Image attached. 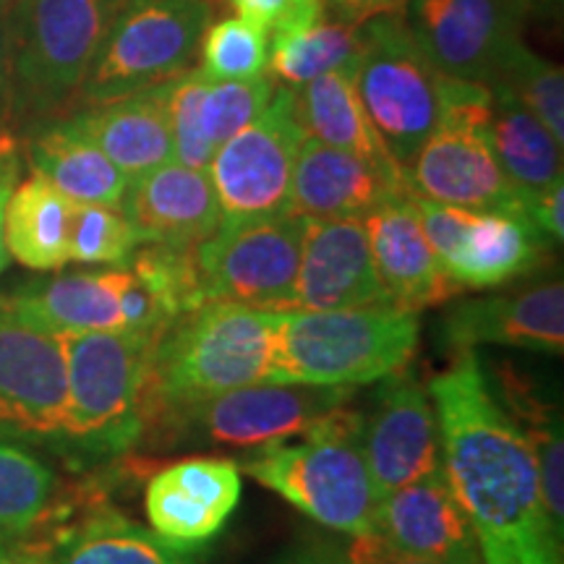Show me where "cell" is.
Returning <instances> with one entry per match:
<instances>
[{
  "label": "cell",
  "mask_w": 564,
  "mask_h": 564,
  "mask_svg": "<svg viewBox=\"0 0 564 564\" xmlns=\"http://www.w3.org/2000/svg\"><path fill=\"white\" fill-rule=\"evenodd\" d=\"M212 13V0H123L82 87V108L121 100L194 68Z\"/></svg>",
  "instance_id": "obj_9"
},
{
  "label": "cell",
  "mask_w": 564,
  "mask_h": 564,
  "mask_svg": "<svg viewBox=\"0 0 564 564\" xmlns=\"http://www.w3.org/2000/svg\"><path fill=\"white\" fill-rule=\"evenodd\" d=\"M11 9L0 6V133H11V84H13V40Z\"/></svg>",
  "instance_id": "obj_43"
},
{
  "label": "cell",
  "mask_w": 564,
  "mask_h": 564,
  "mask_svg": "<svg viewBox=\"0 0 564 564\" xmlns=\"http://www.w3.org/2000/svg\"><path fill=\"white\" fill-rule=\"evenodd\" d=\"M343 560L345 564H436L432 560H423L419 554L405 552V549L392 544V541L379 531L352 535Z\"/></svg>",
  "instance_id": "obj_40"
},
{
  "label": "cell",
  "mask_w": 564,
  "mask_h": 564,
  "mask_svg": "<svg viewBox=\"0 0 564 564\" xmlns=\"http://www.w3.org/2000/svg\"><path fill=\"white\" fill-rule=\"evenodd\" d=\"M278 312L209 301L181 316L152 350L141 394V436L160 419L212 394L270 382Z\"/></svg>",
  "instance_id": "obj_2"
},
{
  "label": "cell",
  "mask_w": 564,
  "mask_h": 564,
  "mask_svg": "<svg viewBox=\"0 0 564 564\" xmlns=\"http://www.w3.org/2000/svg\"><path fill=\"white\" fill-rule=\"evenodd\" d=\"M32 173L76 204L118 207L129 178L100 147L91 144L66 118L45 123L26 144Z\"/></svg>",
  "instance_id": "obj_27"
},
{
  "label": "cell",
  "mask_w": 564,
  "mask_h": 564,
  "mask_svg": "<svg viewBox=\"0 0 564 564\" xmlns=\"http://www.w3.org/2000/svg\"><path fill=\"white\" fill-rule=\"evenodd\" d=\"M118 207L139 243L199 246L223 223L209 173L178 160L129 178Z\"/></svg>",
  "instance_id": "obj_20"
},
{
  "label": "cell",
  "mask_w": 564,
  "mask_h": 564,
  "mask_svg": "<svg viewBox=\"0 0 564 564\" xmlns=\"http://www.w3.org/2000/svg\"><path fill=\"white\" fill-rule=\"evenodd\" d=\"M199 58V70L209 82L257 79L267 74L270 63V32L241 17L217 19L204 30Z\"/></svg>",
  "instance_id": "obj_35"
},
{
  "label": "cell",
  "mask_w": 564,
  "mask_h": 564,
  "mask_svg": "<svg viewBox=\"0 0 564 564\" xmlns=\"http://www.w3.org/2000/svg\"><path fill=\"white\" fill-rule=\"evenodd\" d=\"M207 84L209 79L199 66L183 70L181 76L167 82V123H171L173 160L196 167V171H207L212 154H215L204 139L199 123V105Z\"/></svg>",
  "instance_id": "obj_39"
},
{
  "label": "cell",
  "mask_w": 564,
  "mask_h": 564,
  "mask_svg": "<svg viewBox=\"0 0 564 564\" xmlns=\"http://www.w3.org/2000/svg\"><path fill=\"white\" fill-rule=\"evenodd\" d=\"M137 246V232L126 220L121 207L76 204L68 238L70 262L126 267Z\"/></svg>",
  "instance_id": "obj_37"
},
{
  "label": "cell",
  "mask_w": 564,
  "mask_h": 564,
  "mask_svg": "<svg viewBox=\"0 0 564 564\" xmlns=\"http://www.w3.org/2000/svg\"><path fill=\"white\" fill-rule=\"evenodd\" d=\"M228 6L236 11V17L259 26V30L270 32L274 19H278L282 9L288 6V0H228Z\"/></svg>",
  "instance_id": "obj_45"
},
{
  "label": "cell",
  "mask_w": 564,
  "mask_h": 564,
  "mask_svg": "<svg viewBox=\"0 0 564 564\" xmlns=\"http://www.w3.org/2000/svg\"><path fill=\"white\" fill-rule=\"evenodd\" d=\"M303 220L306 223L291 308L335 312L390 303L373 267L364 220Z\"/></svg>",
  "instance_id": "obj_17"
},
{
  "label": "cell",
  "mask_w": 564,
  "mask_h": 564,
  "mask_svg": "<svg viewBox=\"0 0 564 564\" xmlns=\"http://www.w3.org/2000/svg\"><path fill=\"white\" fill-rule=\"evenodd\" d=\"M544 257L546 236L535 228L531 217L476 212L460 243L442 267L463 291H486L523 278Z\"/></svg>",
  "instance_id": "obj_25"
},
{
  "label": "cell",
  "mask_w": 564,
  "mask_h": 564,
  "mask_svg": "<svg viewBox=\"0 0 564 564\" xmlns=\"http://www.w3.org/2000/svg\"><path fill=\"white\" fill-rule=\"evenodd\" d=\"M9 299L26 322L58 340L70 335L123 329L118 306V267L26 282Z\"/></svg>",
  "instance_id": "obj_26"
},
{
  "label": "cell",
  "mask_w": 564,
  "mask_h": 564,
  "mask_svg": "<svg viewBox=\"0 0 564 564\" xmlns=\"http://www.w3.org/2000/svg\"><path fill=\"white\" fill-rule=\"evenodd\" d=\"M241 468L230 457H183L150 478L144 512L171 544L196 549L215 539L241 502Z\"/></svg>",
  "instance_id": "obj_16"
},
{
  "label": "cell",
  "mask_w": 564,
  "mask_h": 564,
  "mask_svg": "<svg viewBox=\"0 0 564 564\" xmlns=\"http://www.w3.org/2000/svg\"><path fill=\"white\" fill-rule=\"evenodd\" d=\"M405 192L411 188L403 173L306 137L295 158L288 212L312 220H364L384 199Z\"/></svg>",
  "instance_id": "obj_21"
},
{
  "label": "cell",
  "mask_w": 564,
  "mask_h": 564,
  "mask_svg": "<svg viewBox=\"0 0 564 564\" xmlns=\"http://www.w3.org/2000/svg\"><path fill=\"white\" fill-rule=\"evenodd\" d=\"M123 0H19L11 9V123L58 121L82 87Z\"/></svg>",
  "instance_id": "obj_5"
},
{
  "label": "cell",
  "mask_w": 564,
  "mask_h": 564,
  "mask_svg": "<svg viewBox=\"0 0 564 564\" xmlns=\"http://www.w3.org/2000/svg\"><path fill=\"white\" fill-rule=\"evenodd\" d=\"M13 3H19V0H0V6H13Z\"/></svg>",
  "instance_id": "obj_49"
},
{
  "label": "cell",
  "mask_w": 564,
  "mask_h": 564,
  "mask_svg": "<svg viewBox=\"0 0 564 564\" xmlns=\"http://www.w3.org/2000/svg\"><path fill=\"white\" fill-rule=\"evenodd\" d=\"M241 474L333 531H377V491L361 449V413L345 403L301 442L262 444L238 463Z\"/></svg>",
  "instance_id": "obj_4"
},
{
  "label": "cell",
  "mask_w": 564,
  "mask_h": 564,
  "mask_svg": "<svg viewBox=\"0 0 564 564\" xmlns=\"http://www.w3.org/2000/svg\"><path fill=\"white\" fill-rule=\"evenodd\" d=\"M126 267L147 288L162 324H165V333L181 316L209 303L199 262H196V246L139 243Z\"/></svg>",
  "instance_id": "obj_34"
},
{
  "label": "cell",
  "mask_w": 564,
  "mask_h": 564,
  "mask_svg": "<svg viewBox=\"0 0 564 564\" xmlns=\"http://www.w3.org/2000/svg\"><path fill=\"white\" fill-rule=\"evenodd\" d=\"M274 564H345V560L327 549H299V552L280 556Z\"/></svg>",
  "instance_id": "obj_47"
},
{
  "label": "cell",
  "mask_w": 564,
  "mask_h": 564,
  "mask_svg": "<svg viewBox=\"0 0 564 564\" xmlns=\"http://www.w3.org/2000/svg\"><path fill=\"white\" fill-rule=\"evenodd\" d=\"M382 382L371 411L361 415V449L379 499L442 468L440 423L429 392L408 369Z\"/></svg>",
  "instance_id": "obj_15"
},
{
  "label": "cell",
  "mask_w": 564,
  "mask_h": 564,
  "mask_svg": "<svg viewBox=\"0 0 564 564\" xmlns=\"http://www.w3.org/2000/svg\"><path fill=\"white\" fill-rule=\"evenodd\" d=\"M442 340L453 350H476L478 345H505V348L562 356V280L541 282V285H531L518 293L457 303L444 316Z\"/></svg>",
  "instance_id": "obj_19"
},
{
  "label": "cell",
  "mask_w": 564,
  "mask_h": 564,
  "mask_svg": "<svg viewBox=\"0 0 564 564\" xmlns=\"http://www.w3.org/2000/svg\"><path fill=\"white\" fill-rule=\"evenodd\" d=\"M66 121L100 147L126 178H137L173 160L167 82L133 91L121 100L89 105L76 116H66Z\"/></svg>",
  "instance_id": "obj_24"
},
{
  "label": "cell",
  "mask_w": 564,
  "mask_h": 564,
  "mask_svg": "<svg viewBox=\"0 0 564 564\" xmlns=\"http://www.w3.org/2000/svg\"><path fill=\"white\" fill-rule=\"evenodd\" d=\"M489 118V84L444 76L440 121L405 167L411 194L453 207L528 217L525 196L494 158L486 133Z\"/></svg>",
  "instance_id": "obj_7"
},
{
  "label": "cell",
  "mask_w": 564,
  "mask_h": 564,
  "mask_svg": "<svg viewBox=\"0 0 564 564\" xmlns=\"http://www.w3.org/2000/svg\"><path fill=\"white\" fill-rule=\"evenodd\" d=\"M564 181L560 178L546 192H541L535 199L528 202V217L549 241L562 243L564 238Z\"/></svg>",
  "instance_id": "obj_41"
},
{
  "label": "cell",
  "mask_w": 564,
  "mask_h": 564,
  "mask_svg": "<svg viewBox=\"0 0 564 564\" xmlns=\"http://www.w3.org/2000/svg\"><path fill=\"white\" fill-rule=\"evenodd\" d=\"M348 398L350 390L340 387L253 382L178 408L147 434L167 444L202 442L207 447L257 449L312 432Z\"/></svg>",
  "instance_id": "obj_10"
},
{
  "label": "cell",
  "mask_w": 564,
  "mask_h": 564,
  "mask_svg": "<svg viewBox=\"0 0 564 564\" xmlns=\"http://www.w3.org/2000/svg\"><path fill=\"white\" fill-rule=\"evenodd\" d=\"M356 63L358 58L295 89V108H299L303 133L322 144L335 147V150L403 173L371 129L356 87Z\"/></svg>",
  "instance_id": "obj_28"
},
{
  "label": "cell",
  "mask_w": 564,
  "mask_h": 564,
  "mask_svg": "<svg viewBox=\"0 0 564 564\" xmlns=\"http://www.w3.org/2000/svg\"><path fill=\"white\" fill-rule=\"evenodd\" d=\"M212 3H215V0H212Z\"/></svg>",
  "instance_id": "obj_50"
},
{
  "label": "cell",
  "mask_w": 564,
  "mask_h": 564,
  "mask_svg": "<svg viewBox=\"0 0 564 564\" xmlns=\"http://www.w3.org/2000/svg\"><path fill=\"white\" fill-rule=\"evenodd\" d=\"M442 79L408 32L403 11L364 21L356 87L373 133L403 175L440 121Z\"/></svg>",
  "instance_id": "obj_8"
},
{
  "label": "cell",
  "mask_w": 564,
  "mask_h": 564,
  "mask_svg": "<svg viewBox=\"0 0 564 564\" xmlns=\"http://www.w3.org/2000/svg\"><path fill=\"white\" fill-rule=\"evenodd\" d=\"M53 531V564H192V549L171 544L152 528L118 512L102 494L66 497Z\"/></svg>",
  "instance_id": "obj_23"
},
{
  "label": "cell",
  "mask_w": 564,
  "mask_h": 564,
  "mask_svg": "<svg viewBox=\"0 0 564 564\" xmlns=\"http://www.w3.org/2000/svg\"><path fill=\"white\" fill-rule=\"evenodd\" d=\"M3 152H13L11 133H0V154H3Z\"/></svg>",
  "instance_id": "obj_48"
},
{
  "label": "cell",
  "mask_w": 564,
  "mask_h": 564,
  "mask_svg": "<svg viewBox=\"0 0 564 564\" xmlns=\"http://www.w3.org/2000/svg\"><path fill=\"white\" fill-rule=\"evenodd\" d=\"M66 413L58 442L87 457L121 455L141 440V394L158 337L131 329L61 337Z\"/></svg>",
  "instance_id": "obj_6"
},
{
  "label": "cell",
  "mask_w": 564,
  "mask_h": 564,
  "mask_svg": "<svg viewBox=\"0 0 564 564\" xmlns=\"http://www.w3.org/2000/svg\"><path fill=\"white\" fill-rule=\"evenodd\" d=\"M377 531L436 564H481L474 528L444 468L384 494L377 502Z\"/></svg>",
  "instance_id": "obj_22"
},
{
  "label": "cell",
  "mask_w": 564,
  "mask_h": 564,
  "mask_svg": "<svg viewBox=\"0 0 564 564\" xmlns=\"http://www.w3.org/2000/svg\"><path fill=\"white\" fill-rule=\"evenodd\" d=\"M58 499L61 484L51 465L0 434V539L37 531L51 520Z\"/></svg>",
  "instance_id": "obj_32"
},
{
  "label": "cell",
  "mask_w": 564,
  "mask_h": 564,
  "mask_svg": "<svg viewBox=\"0 0 564 564\" xmlns=\"http://www.w3.org/2000/svg\"><path fill=\"white\" fill-rule=\"evenodd\" d=\"M535 0H408V32L436 70L491 84L518 45Z\"/></svg>",
  "instance_id": "obj_13"
},
{
  "label": "cell",
  "mask_w": 564,
  "mask_h": 564,
  "mask_svg": "<svg viewBox=\"0 0 564 564\" xmlns=\"http://www.w3.org/2000/svg\"><path fill=\"white\" fill-rule=\"evenodd\" d=\"M303 217L280 215L223 220L196 246L204 291L209 301L243 303L282 312L293 306L299 278Z\"/></svg>",
  "instance_id": "obj_11"
},
{
  "label": "cell",
  "mask_w": 564,
  "mask_h": 564,
  "mask_svg": "<svg viewBox=\"0 0 564 564\" xmlns=\"http://www.w3.org/2000/svg\"><path fill=\"white\" fill-rule=\"evenodd\" d=\"M361 24L364 21L327 17L312 30L270 42L267 74L274 82H282V87L299 89L316 76L356 61L361 53Z\"/></svg>",
  "instance_id": "obj_33"
},
{
  "label": "cell",
  "mask_w": 564,
  "mask_h": 564,
  "mask_svg": "<svg viewBox=\"0 0 564 564\" xmlns=\"http://www.w3.org/2000/svg\"><path fill=\"white\" fill-rule=\"evenodd\" d=\"M489 87L512 91L528 110L546 126V131L564 144V70L541 58L531 47L518 45Z\"/></svg>",
  "instance_id": "obj_36"
},
{
  "label": "cell",
  "mask_w": 564,
  "mask_h": 564,
  "mask_svg": "<svg viewBox=\"0 0 564 564\" xmlns=\"http://www.w3.org/2000/svg\"><path fill=\"white\" fill-rule=\"evenodd\" d=\"M364 225L373 267L392 306L419 314L463 293L423 236L411 192L384 199L364 217Z\"/></svg>",
  "instance_id": "obj_18"
},
{
  "label": "cell",
  "mask_w": 564,
  "mask_h": 564,
  "mask_svg": "<svg viewBox=\"0 0 564 564\" xmlns=\"http://www.w3.org/2000/svg\"><path fill=\"white\" fill-rule=\"evenodd\" d=\"M53 531L40 528L19 539H0V564H53Z\"/></svg>",
  "instance_id": "obj_42"
},
{
  "label": "cell",
  "mask_w": 564,
  "mask_h": 564,
  "mask_svg": "<svg viewBox=\"0 0 564 564\" xmlns=\"http://www.w3.org/2000/svg\"><path fill=\"white\" fill-rule=\"evenodd\" d=\"M486 133L499 167L525 202L562 178V144L512 91L491 87Z\"/></svg>",
  "instance_id": "obj_29"
},
{
  "label": "cell",
  "mask_w": 564,
  "mask_h": 564,
  "mask_svg": "<svg viewBox=\"0 0 564 564\" xmlns=\"http://www.w3.org/2000/svg\"><path fill=\"white\" fill-rule=\"evenodd\" d=\"M497 400L507 415L518 423L531 444L541 478V499L552 520L554 531L564 539V440L560 405L541 394L531 379L523 377L510 364L494 366Z\"/></svg>",
  "instance_id": "obj_30"
},
{
  "label": "cell",
  "mask_w": 564,
  "mask_h": 564,
  "mask_svg": "<svg viewBox=\"0 0 564 564\" xmlns=\"http://www.w3.org/2000/svg\"><path fill=\"white\" fill-rule=\"evenodd\" d=\"M442 468L474 528L481 564H562L535 455L494 394L481 356L455 350L429 382Z\"/></svg>",
  "instance_id": "obj_1"
},
{
  "label": "cell",
  "mask_w": 564,
  "mask_h": 564,
  "mask_svg": "<svg viewBox=\"0 0 564 564\" xmlns=\"http://www.w3.org/2000/svg\"><path fill=\"white\" fill-rule=\"evenodd\" d=\"M274 87L270 74L246 82H209L202 95L199 123L212 150L249 126L270 105Z\"/></svg>",
  "instance_id": "obj_38"
},
{
  "label": "cell",
  "mask_w": 564,
  "mask_h": 564,
  "mask_svg": "<svg viewBox=\"0 0 564 564\" xmlns=\"http://www.w3.org/2000/svg\"><path fill=\"white\" fill-rule=\"evenodd\" d=\"M408 0H324L329 17L345 19V21H366L379 13L403 11Z\"/></svg>",
  "instance_id": "obj_44"
},
{
  "label": "cell",
  "mask_w": 564,
  "mask_h": 564,
  "mask_svg": "<svg viewBox=\"0 0 564 564\" xmlns=\"http://www.w3.org/2000/svg\"><path fill=\"white\" fill-rule=\"evenodd\" d=\"M76 202L40 175L13 186L6 204L3 238L9 257L37 272L61 270L70 262L68 238Z\"/></svg>",
  "instance_id": "obj_31"
},
{
  "label": "cell",
  "mask_w": 564,
  "mask_h": 564,
  "mask_svg": "<svg viewBox=\"0 0 564 564\" xmlns=\"http://www.w3.org/2000/svg\"><path fill=\"white\" fill-rule=\"evenodd\" d=\"M293 87H274L267 108L212 154L207 173L223 220L280 215L291 204V181L301 141Z\"/></svg>",
  "instance_id": "obj_12"
},
{
  "label": "cell",
  "mask_w": 564,
  "mask_h": 564,
  "mask_svg": "<svg viewBox=\"0 0 564 564\" xmlns=\"http://www.w3.org/2000/svg\"><path fill=\"white\" fill-rule=\"evenodd\" d=\"M419 343V314L392 303L335 312L282 308L270 382L366 387L408 369Z\"/></svg>",
  "instance_id": "obj_3"
},
{
  "label": "cell",
  "mask_w": 564,
  "mask_h": 564,
  "mask_svg": "<svg viewBox=\"0 0 564 564\" xmlns=\"http://www.w3.org/2000/svg\"><path fill=\"white\" fill-rule=\"evenodd\" d=\"M66 413V361L55 335L42 333L0 295V434L58 442Z\"/></svg>",
  "instance_id": "obj_14"
},
{
  "label": "cell",
  "mask_w": 564,
  "mask_h": 564,
  "mask_svg": "<svg viewBox=\"0 0 564 564\" xmlns=\"http://www.w3.org/2000/svg\"><path fill=\"white\" fill-rule=\"evenodd\" d=\"M17 186V158L13 152L0 154V272L9 267V249H6L3 238V220H6V204H9V196Z\"/></svg>",
  "instance_id": "obj_46"
}]
</instances>
